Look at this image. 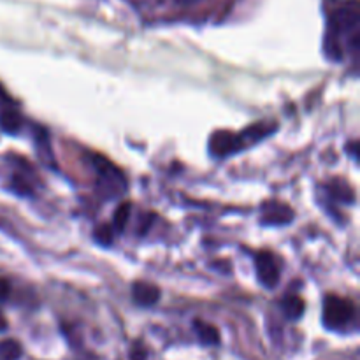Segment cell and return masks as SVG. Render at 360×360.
I'll use <instances>...</instances> for the list:
<instances>
[{"instance_id": "cell-1", "label": "cell", "mask_w": 360, "mask_h": 360, "mask_svg": "<svg viewBox=\"0 0 360 360\" xmlns=\"http://www.w3.org/2000/svg\"><path fill=\"white\" fill-rule=\"evenodd\" d=\"M359 6L355 0L343 2L334 7L329 14V25H327L326 35V51L327 56L333 60L343 58V48L352 53H357L359 49Z\"/></svg>"}, {"instance_id": "cell-2", "label": "cell", "mask_w": 360, "mask_h": 360, "mask_svg": "<svg viewBox=\"0 0 360 360\" xmlns=\"http://www.w3.org/2000/svg\"><path fill=\"white\" fill-rule=\"evenodd\" d=\"M357 320V309L350 299L340 297V295L329 294L323 301V326L329 330H350L355 327Z\"/></svg>"}, {"instance_id": "cell-3", "label": "cell", "mask_w": 360, "mask_h": 360, "mask_svg": "<svg viewBox=\"0 0 360 360\" xmlns=\"http://www.w3.org/2000/svg\"><path fill=\"white\" fill-rule=\"evenodd\" d=\"M91 165L98 174V190L108 193L109 197H116L127 188V181L123 172L118 167L105 160L101 155H91Z\"/></svg>"}, {"instance_id": "cell-4", "label": "cell", "mask_w": 360, "mask_h": 360, "mask_svg": "<svg viewBox=\"0 0 360 360\" xmlns=\"http://www.w3.org/2000/svg\"><path fill=\"white\" fill-rule=\"evenodd\" d=\"M245 146L241 139V134H234L231 130H218L211 136L210 151L213 157H227V155L236 153Z\"/></svg>"}, {"instance_id": "cell-5", "label": "cell", "mask_w": 360, "mask_h": 360, "mask_svg": "<svg viewBox=\"0 0 360 360\" xmlns=\"http://www.w3.org/2000/svg\"><path fill=\"white\" fill-rule=\"evenodd\" d=\"M255 269L259 281L266 288H274L280 281V271H278L276 260L271 253L262 252L255 257Z\"/></svg>"}, {"instance_id": "cell-6", "label": "cell", "mask_w": 360, "mask_h": 360, "mask_svg": "<svg viewBox=\"0 0 360 360\" xmlns=\"http://www.w3.org/2000/svg\"><path fill=\"white\" fill-rule=\"evenodd\" d=\"M294 218V211L287 204L267 202L264 204L262 221L266 225H287Z\"/></svg>"}, {"instance_id": "cell-7", "label": "cell", "mask_w": 360, "mask_h": 360, "mask_svg": "<svg viewBox=\"0 0 360 360\" xmlns=\"http://www.w3.org/2000/svg\"><path fill=\"white\" fill-rule=\"evenodd\" d=\"M132 297L139 306H153L160 299V288L153 283L137 281L132 285Z\"/></svg>"}, {"instance_id": "cell-8", "label": "cell", "mask_w": 360, "mask_h": 360, "mask_svg": "<svg viewBox=\"0 0 360 360\" xmlns=\"http://www.w3.org/2000/svg\"><path fill=\"white\" fill-rule=\"evenodd\" d=\"M0 129L7 134H18L21 129V116L16 109L2 108L0 109Z\"/></svg>"}, {"instance_id": "cell-9", "label": "cell", "mask_w": 360, "mask_h": 360, "mask_svg": "<svg viewBox=\"0 0 360 360\" xmlns=\"http://www.w3.org/2000/svg\"><path fill=\"white\" fill-rule=\"evenodd\" d=\"M193 329H195L197 338L202 345H218L220 343V334H218L217 327H213L211 323L202 322V320H195L193 322Z\"/></svg>"}, {"instance_id": "cell-10", "label": "cell", "mask_w": 360, "mask_h": 360, "mask_svg": "<svg viewBox=\"0 0 360 360\" xmlns=\"http://www.w3.org/2000/svg\"><path fill=\"white\" fill-rule=\"evenodd\" d=\"M281 306H283L285 316L290 320H299L302 316V313H304V302H302V299L299 295H288V297H285Z\"/></svg>"}, {"instance_id": "cell-11", "label": "cell", "mask_w": 360, "mask_h": 360, "mask_svg": "<svg viewBox=\"0 0 360 360\" xmlns=\"http://www.w3.org/2000/svg\"><path fill=\"white\" fill-rule=\"evenodd\" d=\"M330 197L341 200V202H354V190L348 183L334 181L330 183Z\"/></svg>"}, {"instance_id": "cell-12", "label": "cell", "mask_w": 360, "mask_h": 360, "mask_svg": "<svg viewBox=\"0 0 360 360\" xmlns=\"http://www.w3.org/2000/svg\"><path fill=\"white\" fill-rule=\"evenodd\" d=\"M21 347L18 341L6 340L0 343V360H20Z\"/></svg>"}, {"instance_id": "cell-13", "label": "cell", "mask_w": 360, "mask_h": 360, "mask_svg": "<svg viewBox=\"0 0 360 360\" xmlns=\"http://www.w3.org/2000/svg\"><path fill=\"white\" fill-rule=\"evenodd\" d=\"M35 146H37V153L41 155L42 162H46L48 165H51L53 162V151L51 146H49V141H48V134L42 130V137H35Z\"/></svg>"}, {"instance_id": "cell-14", "label": "cell", "mask_w": 360, "mask_h": 360, "mask_svg": "<svg viewBox=\"0 0 360 360\" xmlns=\"http://www.w3.org/2000/svg\"><path fill=\"white\" fill-rule=\"evenodd\" d=\"M130 207H132V204L123 202L122 206L116 210L115 218H112V224H115L116 231H123V229L127 227V224H129V218H130Z\"/></svg>"}, {"instance_id": "cell-15", "label": "cell", "mask_w": 360, "mask_h": 360, "mask_svg": "<svg viewBox=\"0 0 360 360\" xmlns=\"http://www.w3.org/2000/svg\"><path fill=\"white\" fill-rule=\"evenodd\" d=\"M94 239L101 246H109L112 243V229L109 225H98L94 232Z\"/></svg>"}, {"instance_id": "cell-16", "label": "cell", "mask_w": 360, "mask_h": 360, "mask_svg": "<svg viewBox=\"0 0 360 360\" xmlns=\"http://www.w3.org/2000/svg\"><path fill=\"white\" fill-rule=\"evenodd\" d=\"M13 190L16 193H20V195H30L32 193L28 181L25 178H21V176H13Z\"/></svg>"}, {"instance_id": "cell-17", "label": "cell", "mask_w": 360, "mask_h": 360, "mask_svg": "<svg viewBox=\"0 0 360 360\" xmlns=\"http://www.w3.org/2000/svg\"><path fill=\"white\" fill-rule=\"evenodd\" d=\"M9 292H11L9 283H7L4 278H0V301H6V299L9 297Z\"/></svg>"}, {"instance_id": "cell-18", "label": "cell", "mask_w": 360, "mask_h": 360, "mask_svg": "<svg viewBox=\"0 0 360 360\" xmlns=\"http://www.w3.org/2000/svg\"><path fill=\"white\" fill-rule=\"evenodd\" d=\"M9 104H13V101H11V97L6 94V90L2 88V84H0V109L9 108Z\"/></svg>"}, {"instance_id": "cell-19", "label": "cell", "mask_w": 360, "mask_h": 360, "mask_svg": "<svg viewBox=\"0 0 360 360\" xmlns=\"http://www.w3.org/2000/svg\"><path fill=\"white\" fill-rule=\"evenodd\" d=\"M132 360H146V352H144L143 348H139V350H134Z\"/></svg>"}, {"instance_id": "cell-20", "label": "cell", "mask_w": 360, "mask_h": 360, "mask_svg": "<svg viewBox=\"0 0 360 360\" xmlns=\"http://www.w3.org/2000/svg\"><path fill=\"white\" fill-rule=\"evenodd\" d=\"M6 329H7V320H6V316L2 315V311H0V333Z\"/></svg>"}]
</instances>
